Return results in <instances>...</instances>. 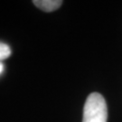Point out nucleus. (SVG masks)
Instances as JSON below:
<instances>
[{
	"mask_svg": "<svg viewBox=\"0 0 122 122\" xmlns=\"http://www.w3.org/2000/svg\"><path fill=\"white\" fill-rule=\"evenodd\" d=\"M4 70H5V66H4V63L2 62V61H0V75L4 72Z\"/></svg>",
	"mask_w": 122,
	"mask_h": 122,
	"instance_id": "4",
	"label": "nucleus"
},
{
	"mask_svg": "<svg viewBox=\"0 0 122 122\" xmlns=\"http://www.w3.org/2000/svg\"><path fill=\"white\" fill-rule=\"evenodd\" d=\"M11 52L12 51H11V48L9 47V45L3 42H0V61L7 59L11 55Z\"/></svg>",
	"mask_w": 122,
	"mask_h": 122,
	"instance_id": "3",
	"label": "nucleus"
},
{
	"mask_svg": "<svg viewBox=\"0 0 122 122\" xmlns=\"http://www.w3.org/2000/svg\"><path fill=\"white\" fill-rule=\"evenodd\" d=\"M33 3L44 12H52L58 9L62 4L61 0H35Z\"/></svg>",
	"mask_w": 122,
	"mask_h": 122,
	"instance_id": "2",
	"label": "nucleus"
},
{
	"mask_svg": "<svg viewBox=\"0 0 122 122\" xmlns=\"http://www.w3.org/2000/svg\"><path fill=\"white\" fill-rule=\"evenodd\" d=\"M108 109L103 96L93 92L88 96L83 108L82 122H107Z\"/></svg>",
	"mask_w": 122,
	"mask_h": 122,
	"instance_id": "1",
	"label": "nucleus"
}]
</instances>
